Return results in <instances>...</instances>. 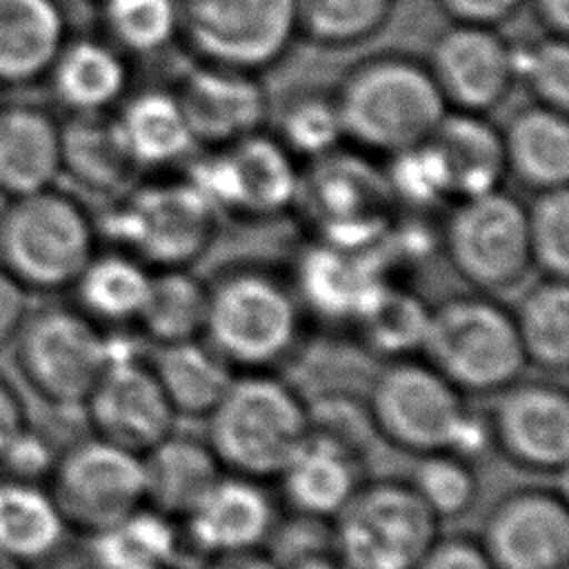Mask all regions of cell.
Listing matches in <instances>:
<instances>
[{"mask_svg":"<svg viewBox=\"0 0 569 569\" xmlns=\"http://www.w3.org/2000/svg\"><path fill=\"white\" fill-rule=\"evenodd\" d=\"M309 433V407L289 385L262 371L233 376L207 413V445L218 462L251 480L278 478Z\"/></svg>","mask_w":569,"mask_h":569,"instance_id":"obj_1","label":"cell"},{"mask_svg":"<svg viewBox=\"0 0 569 569\" xmlns=\"http://www.w3.org/2000/svg\"><path fill=\"white\" fill-rule=\"evenodd\" d=\"M333 102L345 136L389 156L425 142L447 113L427 64L400 56L358 64Z\"/></svg>","mask_w":569,"mask_h":569,"instance_id":"obj_2","label":"cell"},{"mask_svg":"<svg viewBox=\"0 0 569 569\" xmlns=\"http://www.w3.org/2000/svg\"><path fill=\"white\" fill-rule=\"evenodd\" d=\"M96 253V224L58 187L9 198L0 211V269L29 293L71 289Z\"/></svg>","mask_w":569,"mask_h":569,"instance_id":"obj_3","label":"cell"},{"mask_svg":"<svg viewBox=\"0 0 569 569\" xmlns=\"http://www.w3.org/2000/svg\"><path fill=\"white\" fill-rule=\"evenodd\" d=\"M420 351L462 393H498L527 367L511 311L482 296L431 309Z\"/></svg>","mask_w":569,"mask_h":569,"instance_id":"obj_4","label":"cell"},{"mask_svg":"<svg viewBox=\"0 0 569 569\" xmlns=\"http://www.w3.org/2000/svg\"><path fill=\"white\" fill-rule=\"evenodd\" d=\"M331 547L345 569H416L440 536V520L409 482H360L331 518Z\"/></svg>","mask_w":569,"mask_h":569,"instance_id":"obj_5","label":"cell"},{"mask_svg":"<svg viewBox=\"0 0 569 569\" xmlns=\"http://www.w3.org/2000/svg\"><path fill=\"white\" fill-rule=\"evenodd\" d=\"M202 333L231 369L262 371L293 349L300 336V307L273 276L231 273L209 289Z\"/></svg>","mask_w":569,"mask_h":569,"instance_id":"obj_6","label":"cell"},{"mask_svg":"<svg viewBox=\"0 0 569 569\" xmlns=\"http://www.w3.org/2000/svg\"><path fill=\"white\" fill-rule=\"evenodd\" d=\"M367 416L387 442L416 456L453 453L476 420L460 389L429 362L411 358H396L376 373Z\"/></svg>","mask_w":569,"mask_h":569,"instance_id":"obj_7","label":"cell"},{"mask_svg":"<svg viewBox=\"0 0 569 569\" xmlns=\"http://www.w3.org/2000/svg\"><path fill=\"white\" fill-rule=\"evenodd\" d=\"M13 342L24 382L53 407H82L109 365V336L78 307L29 311Z\"/></svg>","mask_w":569,"mask_h":569,"instance_id":"obj_8","label":"cell"},{"mask_svg":"<svg viewBox=\"0 0 569 569\" xmlns=\"http://www.w3.org/2000/svg\"><path fill=\"white\" fill-rule=\"evenodd\" d=\"M47 482L67 527L87 536L147 505L142 456L100 436L58 453Z\"/></svg>","mask_w":569,"mask_h":569,"instance_id":"obj_9","label":"cell"},{"mask_svg":"<svg viewBox=\"0 0 569 569\" xmlns=\"http://www.w3.org/2000/svg\"><path fill=\"white\" fill-rule=\"evenodd\" d=\"M178 31L207 64L256 69L276 62L298 33L296 0H176Z\"/></svg>","mask_w":569,"mask_h":569,"instance_id":"obj_10","label":"cell"},{"mask_svg":"<svg viewBox=\"0 0 569 569\" xmlns=\"http://www.w3.org/2000/svg\"><path fill=\"white\" fill-rule=\"evenodd\" d=\"M216 209L189 184H149L116 204L104 222V233L122 244L136 260L182 267L204 251L213 236Z\"/></svg>","mask_w":569,"mask_h":569,"instance_id":"obj_11","label":"cell"},{"mask_svg":"<svg viewBox=\"0 0 569 569\" xmlns=\"http://www.w3.org/2000/svg\"><path fill=\"white\" fill-rule=\"evenodd\" d=\"M445 249L471 284H513L531 267L525 207L500 189L462 198L445 224Z\"/></svg>","mask_w":569,"mask_h":569,"instance_id":"obj_12","label":"cell"},{"mask_svg":"<svg viewBox=\"0 0 569 569\" xmlns=\"http://www.w3.org/2000/svg\"><path fill=\"white\" fill-rule=\"evenodd\" d=\"M187 182L213 209L260 216L284 209L300 191L291 151L260 131L193 162Z\"/></svg>","mask_w":569,"mask_h":569,"instance_id":"obj_13","label":"cell"},{"mask_svg":"<svg viewBox=\"0 0 569 569\" xmlns=\"http://www.w3.org/2000/svg\"><path fill=\"white\" fill-rule=\"evenodd\" d=\"M491 445L513 465L560 473L569 462V398L547 380H513L496 393L487 418Z\"/></svg>","mask_w":569,"mask_h":569,"instance_id":"obj_14","label":"cell"},{"mask_svg":"<svg viewBox=\"0 0 569 569\" xmlns=\"http://www.w3.org/2000/svg\"><path fill=\"white\" fill-rule=\"evenodd\" d=\"M478 542L496 569H567V500L547 487L509 491L489 509Z\"/></svg>","mask_w":569,"mask_h":569,"instance_id":"obj_15","label":"cell"},{"mask_svg":"<svg viewBox=\"0 0 569 569\" xmlns=\"http://www.w3.org/2000/svg\"><path fill=\"white\" fill-rule=\"evenodd\" d=\"M82 407L96 436L140 456L167 438L178 418L151 365L138 358L111 360Z\"/></svg>","mask_w":569,"mask_h":569,"instance_id":"obj_16","label":"cell"},{"mask_svg":"<svg viewBox=\"0 0 569 569\" xmlns=\"http://www.w3.org/2000/svg\"><path fill=\"white\" fill-rule=\"evenodd\" d=\"M427 69L456 111L482 113L496 107L516 82L513 49L493 27L456 22L436 40Z\"/></svg>","mask_w":569,"mask_h":569,"instance_id":"obj_17","label":"cell"},{"mask_svg":"<svg viewBox=\"0 0 569 569\" xmlns=\"http://www.w3.org/2000/svg\"><path fill=\"white\" fill-rule=\"evenodd\" d=\"M176 96L193 140L216 147L256 133L267 113V98L256 78L218 64L191 71Z\"/></svg>","mask_w":569,"mask_h":569,"instance_id":"obj_18","label":"cell"},{"mask_svg":"<svg viewBox=\"0 0 569 569\" xmlns=\"http://www.w3.org/2000/svg\"><path fill=\"white\" fill-rule=\"evenodd\" d=\"M193 547L207 556L260 549L273 529V507L260 480L222 473L182 518Z\"/></svg>","mask_w":569,"mask_h":569,"instance_id":"obj_19","label":"cell"},{"mask_svg":"<svg viewBox=\"0 0 569 569\" xmlns=\"http://www.w3.org/2000/svg\"><path fill=\"white\" fill-rule=\"evenodd\" d=\"M62 173L60 122L33 102L0 104V193L20 198L56 187Z\"/></svg>","mask_w":569,"mask_h":569,"instance_id":"obj_20","label":"cell"},{"mask_svg":"<svg viewBox=\"0 0 569 569\" xmlns=\"http://www.w3.org/2000/svg\"><path fill=\"white\" fill-rule=\"evenodd\" d=\"M67 38L60 0H0V89L42 82Z\"/></svg>","mask_w":569,"mask_h":569,"instance_id":"obj_21","label":"cell"},{"mask_svg":"<svg viewBox=\"0 0 569 569\" xmlns=\"http://www.w3.org/2000/svg\"><path fill=\"white\" fill-rule=\"evenodd\" d=\"M144 502L151 509L184 518L224 473L207 440L173 431L142 453Z\"/></svg>","mask_w":569,"mask_h":569,"instance_id":"obj_22","label":"cell"},{"mask_svg":"<svg viewBox=\"0 0 569 569\" xmlns=\"http://www.w3.org/2000/svg\"><path fill=\"white\" fill-rule=\"evenodd\" d=\"M67 527L49 489L0 476V560L36 567L64 545Z\"/></svg>","mask_w":569,"mask_h":569,"instance_id":"obj_23","label":"cell"},{"mask_svg":"<svg viewBox=\"0 0 569 569\" xmlns=\"http://www.w3.org/2000/svg\"><path fill=\"white\" fill-rule=\"evenodd\" d=\"M44 82L69 113H104L124 93L127 64L111 44L69 36Z\"/></svg>","mask_w":569,"mask_h":569,"instance_id":"obj_24","label":"cell"},{"mask_svg":"<svg viewBox=\"0 0 569 569\" xmlns=\"http://www.w3.org/2000/svg\"><path fill=\"white\" fill-rule=\"evenodd\" d=\"M378 262L327 244L300 262V296L325 318L358 320L385 289Z\"/></svg>","mask_w":569,"mask_h":569,"instance_id":"obj_25","label":"cell"},{"mask_svg":"<svg viewBox=\"0 0 569 569\" xmlns=\"http://www.w3.org/2000/svg\"><path fill=\"white\" fill-rule=\"evenodd\" d=\"M278 478L289 505L311 520L333 518L360 485L356 453L318 433H309Z\"/></svg>","mask_w":569,"mask_h":569,"instance_id":"obj_26","label":"cell"},{"mask_svg":"<svg viewBox=\"0 0 569 569\" xmlns=\"http://www.w3.org/2000/svg\"><path fill=\"white\" fill-rule=\"evenodd\" d=\"M505 164L533 191L567 187L569 124L567 113L533 104L516 113L502 133Z\"/></svg>","mask_w":569,"mask_h":569,"instance_id":"obj_27","label":"cell"},{"mask_svg":"<svg viewBox=\"0 0 569 569\" xmlns=\"http://www.w3.org/2000/svg\"><path fill=\"white\" fill-rule=\"evenodd\" d=\"M429 140L445 160L451 193L460 198L498 189L507 173L502 133L480 118V113H445Z\"/></svg>","mask_w":569,"mask_h":569,"instance_id":"obj_28","label":"cell"},{"mask_svg":"<svg viewBox=\"0 0 569 569\" xmlns=\"http://www.w3.org/2000/svg\"><path fill=\"white\" fill-rule=\"evenodd\" d=\"M62 136V173L71 176L89 191H113L124 187L133 162L116 116L104 113H69L60 122Z\"/></svg>","mask_w":569,"mask_h":569,"instance_id":"obj_29","label":"cell"},{"mask_svg":"<svg viewBox=\"0 0 569 569\" xmlns=\"http://www.w3.org/2000/svg\"><path fill=\"white\" fill-rule=\"evenodd\" d=\"M151 371L176 416L207 418L233 380L231 367L198 340L160 345Z\"/></svg>","mask_w":569,"mask_h":569,"instance_id":"obj_30","label":"cell"},{"mask_svg":"<svg viewBox=\"0 0 569 569\" xmlns=\"http://www.w3.org/2000/svg\"><path fill=\"white\" fill-rule=\"evenodd\" d=\"M173 518L140 507L122 520L89 536L93 569H173L178 560V531Z\"/></svg>","mask_w":569,"mask_h":569,"instance_id":"obj_31","label":"cell"},{"mask_svg":"<svg viewBox=\"0 0 569 569\" xmlns=\"http://www.w3.org/2000/svg\"><path fill=\"white\" fill-rule=\"evenodd\" d=\"M138 167L169 164L193 147V136L176 93L147 89L131 96L116 116Z\"/></svg>","mask_w":569,"mask_h":569,"instance_id":"obj_32","label":"cell"},{"mask_svg":"<svg viewBox=\"0 0 569 569\" xmlns=\"http://www.w3.org/2000/svg\"><path fill=\"white\" fill-rule=\"evenodd\" d=\"M151 276L142 262L122 251L93 253L71 289L78 309L93 322L136 320L149 289Z\"/></svg>","mask_w":569,"mask_h":569,"instance_id":"obj_33","label":"cell"},{"mask_svg":"<svg viewBox=\"0 0 569 569\" xmlns=\"http://www.w3.org/2000/svg\"><path fill=\"white\" fill-rule=\"evenodd\" d=\"M527 365L562 371L569 362V289L560 278L533 284L511 311Z\"/></svg>","mask_w":569,"mask_h":569,"instance_id":"obj_34","label":"cell"},{"mask_svg":"<svg viewBox=\"0 0 569 569\" xmlns=\"http://www.w3.org/2000/svg\"><path fill=\"white\" fill-rule=\"evenodd\" d=\"M209 289L182 267L151 276L138 322L158 345L196 340L204 331Z\"/></svg>","mask_w":569,"mask_h":569,"instance_id":"obj_35","label":"cell"},{"mask_svg":"<svg viewBox=\"0 0 569 569\" xmlns=\"http://www.w3.org/2000/svg\"><path fill=\"white\" fill-rule=\"evenodd\" d=\"M429 311L418 296L385 284L356 322L371 351L396 360L422 349Z\"/></svg>","mask_w":569,"mask_h":569,"instance_id":"obj_36","label":"cell"},{"mask_svg":"<svg viewBox=\"0 0 569 569\" xmlns=\"http://www.w3.org/2000/svg\"><path fill=\"white\" fill-rule=\"evenodd\" d=\"M393 0H296L298 31L322 47H347L373 36Z\"/></svg>","mask_w":569,"mask_h":569,"instance_id":"obj_37","label":"cell"},{"mask_svg":"<svg viewBox=\"0 0 569 569\" xmlns=\"http://www.w3.org/2000/svg\"><path fill=\"white\" fill-rule=\"evenodd\" d=\"M407 482L440 522L465 516L478 498V478L469 460L451 451L418 456Z\"/></svg>","mask_w":569,"mask_h":569,"instance_id":"obj_38","label":"cell"},{"mask_svg":"<svg viewBox=\"0 0 569 569\" xmlns=\"http://www.w3.org/2000/svg\"><path fill=\"white\" fill-rule=\"evenodd\" d=\"M529 260L547 278L567 280L569 271V191L567 187L536 191L525 207Z\"/></svg>","mask_w":569,"mask_h":569,"instance_id":"obj_39","label":"cell"},{"mask_svg":"<svg viewBox=\"0 0 569 569\" xmlns=\"http://www.w3.org/2000/svg\"><path fill=\"white\" fill-rule=\"evenodd\" d=\"M109 36L129 51L162 49L178 33L176 0H100Z\"/></svg>","mask_w":569,"mask_h":569,"instance_id":"obj_40","label":"cell"},{"mask_svg":"<svg viewBox=\"0 0 569 569\" xmlns=\"http://www.w3.org/2000/svg\"><path fill=\"white\" fill-rule=\"evenodd\" d=\"M513 78L545 104L567 113L569 104V47L565 36H547L529 47L513 49Z\"/></svg>","mask_w":569,"mask_h":569,"instance_id":"obj_41","label":"cell"},{"mask_svg":"<svg viewBox=\"0 0 569 569\" xmlns=\"http://www.w3.org/2000/svg\"><path fill=\"white\" fill-rule=\"evenodd\" d=\"M385 180L391 196H398L413 207H431L445 196H451L449 171L429 138L391 153Z\"/></svg>","mask_w":569,"mask_h":569,"instance_id":"obj_42","label":"cell"},{"mask_svg":"<svg viewBox=\"0 0 569 569\" xmlns=\"http://www.w3.org/2000/svg\"><path fill=\"white\" fill-rule=\"evenodd\" d=\"M342 136L345 133L333 98L305 96L291 102L282 116L280 142L291 153L322 158L336 149Z\"/></svg>","mask_w":569,"mask_h":569,"instance_id":"obj_43","label":"cell"},{"mask_svg":"<svg viewBox=\"0 0 569 569\" xmlns=\"http://www.w3.org/2000/svg\"><path fill=\"white\" fill-rule=\"evenodd\" d=\"M56 458L58 451L53 449L51 440L27 425L2 451L0 476L42 485L49 478Z\"/></svg>","mask_w":569,"mask_h":569,"instance_id":"obj_44","label":"cell"},{"mask_svg":"<svg viewBox=\"0 0 569 569\" xmlns=\"http://www.w3.org/2000/svg\"><path fill=\"white\" fill-rule=\"evenodd\" d=\"M416 569H496L482 545L460 536H438Z\"/></svg>","mask_w":569,"mask_h":569,"instance_id":"obj_45","label":"cell"},{"mask_svg":"<svg viewBox=\"0 0 569 569\" xmlns=\"http://www.w3.org/2000/svg\"><path fill=\"white\" fill-rule=\"evenodd\" d=\"M442 11L458 24L496 27L511 18L525 0H438Z\"/></svg>","mask_w":569,"mask_h":569,"instance_id":"obj_46","label":"cell"},{"mask_svg":"<svg viewBox=\"0 0 569 569\" xmlns=\"http://www.w3.org/2000/svg\"><path fill=\"white\" fill-rule=\"evenodd\" d=\"M29 313V291L0 269V349L11 345Z\"/></svg>","mask_w":569,"mask_h":569,"instance_id":"obj_47","label":"cell"},{"mask_svg":"<svg viewBox=\"0 0 569 569\" xmlns=\"http://www.w3.org/2000/svg\"><path fill=\"white\" fill-rule=\"evenodd\" d=\"M27 425V409L20 393L4 376H0V456Z\"/></svg>","mask_w":569,"mask_h":569,"instance_id":"obj_48","label":"cell"},{"mask_svg":"<svg viewBox=\"0 0 569 569\" xmlns=\"http://www.w3.org/2000/svg\"><path fill=\"white\" fill-rule=\"evenodd\" d=\"M198 569H284L273 556L253 549L240 553H224V556H209L204 565Z\"/></svg>","mask_w":569,"mask_h":569,"instance_id":"obj_49","label":"cell"},{"mask_svg":"<svg viewBox=\"0 0 569 569\" xmlns=\"http://www.w3.org/2000/svg\"><path fill=\"white\" fill-rule=\"evenodd\" d=\"M538 20L551 36H565L569 29V0H531Z\"/></svg>","mask_w":569,"mask_h":569,"instance_id":"obj_50","label":"cell"},{"mask_svg":"<svg viewBox=\"0 0 569 569\" xmlns=\"http://www.w3.org/2000/svg\"><path fill=\"white\" fill-rule=\"evenodd\" d=\"M287 569H345L338 560H336V556L331 553H311V556H307V558H300L298 562H293V565H289Z\"/></svg>","mask_w":569,"mask_h":569,"instance_id":"obj_51","label":"cell"},{"mask_svg":"<svg viewBox=\"0 0 569 569\" xmlns=\"http://www.w3.org/2000/svg\"><path fill=\"white\" fill-rule=\"evenodd\" d=\"M0 569H27V567H20V565H13V562H7V560H0Z\"/></svg>","mask_w":569,"mask_h":569,"instance_id":"obj_52","label":"cell"}]
</instances>
